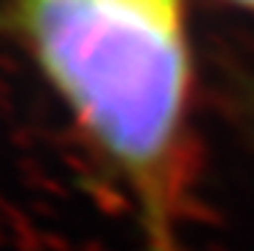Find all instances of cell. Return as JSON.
Returning a JSON list of instances; mask_svg holds the SVG:
<instances>
[{
	"instance_id": "cell-1",
	"label": "cell",
	"mask_w": 254,
	"mask_h": 251,
	"mask_svg": "<svg viewBox=\"0 0 254 251\" xmlns=\"http://www.w3.org/2000/svg\"><path fill=\"white\" fill-rule=\"evenodd\" d=\"M41 76L127 197L146 251H181L195 162L190 0H19Z\"/></svg>"
},
{
	"instance_id": "cell-2",
	"label": "cell",
	"mask_w": 254,
	"mask_h": 251,
	"mask_svg": "<svg viewBox=\"0 0 254 251\" xmlns=\"http://www.w3.org/2000/svg\"><path fill=\"white\" fill-rule=\"evenodd\" d=\"M219 3L233 8V11H238V14H244V16H249L254 22V0H219Z\"/></svg>"
}]
</instances>
